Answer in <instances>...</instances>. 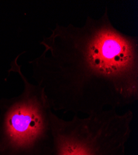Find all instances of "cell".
I'll use <instances>...</instances> for the list:
<instances>
[{"mask_svg": "<svg viewBox=\"0 0 138 155\" xmlns=\"http://www.w3.org/2000/svg\"><path fill=\"white\" fill-rule=\"evenodd\" d=\"M29 63L53 111L88 115L138 99V40L112 24L106 8L82 26L57 24Z\"/></svg>", "mask_w": 138, "mask_h": 155, "instance_id": "6da1fadb", "label": "cell"}, {"mask_svg": "<svg viewBox=\"0 0 138 155\" xmlns=\"http://www.w3.org/2000/svg\"><path fill=\"white\" fill-rule=\"evenodd\" d=\"M18 56L9 71L23 83L21 94L0 98V155H53L52 114L42 87L24 74Z\"/></svg>", "mask_w": 138, "mask_h": 155, "instance_id": "7a4b0ae2", "label": "cell"}, {"mask_svg": "<svg viewBox=\"0 0 138 155\" xmlns=\"http://www.w3.org/2000/svg\"><path fill=\"white\" fill-rule=\"evenodd\" d=\"M133 113L108 109L64 120L52 114L53 155H126Z\"/></svg>", "mask_w": 138, "mask_h": 155, "instance_id": "3957f363", "label": "cell"}]
</instances>
